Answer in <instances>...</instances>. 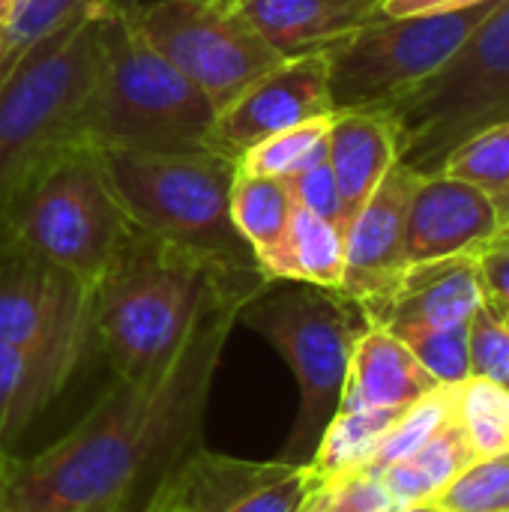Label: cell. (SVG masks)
Returning <instances> with one entry per match:
<instances>
[{
  "label": "cell",
  "instance_id": "21",
  "mask_svg": "<svg viewBox=\"0 0 509 512\" xmlns=\"http://www.w3.org/2000/svg\"><path fill=\"white\" fill-rule=\"evenodd\" d=\"M261 273L270 282H309L321 288H342L345 234L333 222L303 207H294L288 231L279 249L261 264Z\"/></svg>",
  "mask_w": 509,
  "mask_h": 512
},
{
  "label": "cell",
  "instance_id": "32",
  "mask_svg": "<svg viewBox=\"0 0 509 512\" xmlns=\"http://www.w3.org/2000/svg\"><path fill=\"white\" fill-rule=\"evenodd\" d=\"M93 0H21L3 27V42L9 57L27 54L36 42L57 33L75 15L87 12Z\"/></svg>",
  "mask_w": 509,
  "mask_h": 512
},
{
  "label": "cell",
  "instance_id": "41",
  "mask_svg": "<svg viewBox=\"0 0 509 512\" xmlns=\"http://www.w3.org/2000/svg\"><path fill=\"white\" fill-rule=\"evenodd\" d=\"M12 60H15V57H9V54L3 57V63H0V84H3V78H6V72H9V66H12Z\"/></svg>",
  "mask_w": 509,
  "mask_h": 512
},
{
  "label": "cell",
  "instance_id": "37",
  "mask_svg": "<svg viewBox=\"0 0 509 512\" xmlns=\"http://www.w3.org/2000/svg\"><path fill=\"white\" fill-rule=\"evenodd\" d=\"M18 3L21 0H0V33H3V27H6V21H9V15L15 12Z\"/></svg>",
  "mask_w": 509,
  "mask_h": 512
},
{
  "label": "cell",
  "instance_id": "6",
  "mask_svg": "<svg viewBox=\"0 0 509 512\" xmlns=\"http://www.w3.org/2000/svg\"><path fill=\"white\" fill-rule=\"evenodd\" d=\"M18 252L72 273L96 291L129 219L105 177L99 150L69 144L33 168L0 216Z\"/></svg>",
  "mask_w": 509,
  "mask_h": 512
},
{
  "label": "cell",
  "instance_id": "46",
  "mask_svg": "<svg viewBox=\"0 0 509 512\" xmlns=\"http://www.w3.org/2000/svg\"><path fill=\"white\" fill-rule=\"evenodd\" d=\"M498 306H501V303H498ZM501 312H504V318H507V324H509V309H507V306H501Z\"/></svg>",
  "mask_w": 509,
  "mask_h": 512
},
{
  "label": "cell",
  "instance_id": "22",
  "mask_svg": "<svg viewBox=\"0 0 509 512\" xmlns=\"http://www.w3.org/2000/svg\"><path fill=\"white\" fill-rule=\"evenodd\" d=\"M477 459L480 456L474 453L471 441L465 438L462 426L453 417L417 453L384 468L381 480H384L387 492L393 495L396 507L402 510V507H414V504H429Z\"/></svg>",
  "mask_w": 509,
  "mask_h": 512
},
{
  "label": "cell",
  "instance_id": "35",
  "mask_svg": "<svg viewBox=\"0 0 509 512\" xmlns=\"http://www.w3.org/2000/svg\"><path fill=\"white\" fill-rule=\"evenodd\" d=\"M477 264L483 276L486 297L509 309V240L495 234L483 249H477Z\"/></svg>",
  "mask_w": 509,
  "mask_h": 512
},
{
  "label": "cell",
  "instance_id": "47",
  "mask_svg": "<svg viewBox=\"0 0 509 512\" xmlns=\"http://www.w3.org/2000/svg\"><path fill=\"white\" fill-rule=\"evenodd\" d=\"M0 468H3V462H0Z\"/></svg>",
  "mask_w": 509,
  "mask_h": 512
},
{
  "label": "cell",
  "instance_id": "27",
  "mask_svg": "<svg viewBox=\"0 0 509 512\" xmlns=\"http://www.w3.org/2000/svg\"><path fill=\"white\" fill-rule=\"evenodd\" d=\"M330 117H315L306 123H297L291 129H282L255 147L243 150L237 156V168L246 174H264V177H291L321 159H327V132Z\"/></svg>",
  "mask_w": 509,
  "mask_h": 512
},
{
  "label": "cell",
  "instance_id": "20",
  "mask_svg": "<svg viewBox=\"0 0 509 512\" xmlns=\"http://www.w3.org/2000/svg\"><path fill=\"white\" fill-rule=\"evenodd\" d=\"M84 342H48L15 348L0 342V462L9 444L63 390L81 360Z\"/></svg>",
  "mask_w": 509,
  "mask_h": 512
},
{
  "label": "cell",
  "instance_id": "45",
  "mask_svg": "<svg viewBox=\"0 0 509 512\" xmlns=\"http://www.w3.org/2000/svg\"><path fill=\"white\" fill-rule=\"evenodd\" d=\"M498 234H504V237H507V240H509V222H507V225H504V228H501V231H498Z\"/></svg>",
  "mask_w": 509,
  "mask_h": 512
},
{
  "label": "cell",
  "instance_id": "31",
  "mask_svg": "<svg viewBox=\"0 0 509 512\" xmlns=\"http://www.w3.org/2000/svg\"><path fill=\"white\" fill-rule=\"evenodd\" d=\"M468 354L471 378H483L509 390V324L501 306L489 297L468 321Z\"/></svg>",
  "mask_w": 509,
  "mask_h": 512
},
{
  "label": "cell",
  "instance_id": "34",
  "mask_svg": "<svg viewBox=\"0 0 509 512\" xmlns=\"http://www.w3.org/2000/svg\"><path fill=\"white\" fill-rule=\"evenodd\" d=\"M324 501L336 510L345 512H396V501L387 492L381 474L354 471L342 480L324 486Z\"/></svg>",
  "mask_w": 509,
  "mask_h": 512
},
{
  "label": "cell",
  "instance_id": "40",
  "mask_svg": "<svg viewBox=\"0 0 509 512\" xmlns=\"http://www.w3.org/2000/svg\"><path fill=\"white\" fill-rule=\"evenodd\" d=\"M396 512H438L432 504H414V507H402V510Z\"/></svg>",
  "mask_w": 509,
  "mask_h": 512
},
{
  "label": "cell",
  "instance_id": "30",
  "mask_svg": "<svg viewBox=\"0 0 509 512\" xmlns=\"http://www.w3.org/2000/svg\"><path fill=\"white\" fill-rule=\"evenodd\" d=\"M399 336L420 366L438 384H462L471 378V354H468V324L456 327H411L393 333Z\"/></svg>",
  "mask_w": 509,
  "mask_h": 512
},
{
  "label": "cell",
  "instance_id": "2",
  "mask_svg": "<svg viewBox=\"0 0 509 512\" xmlns=\"http://www.w3.org/2000/svg\"><path fill=\"white\" fill-rule=\"evenodd\" d=\"M264 276H222L174 246L126 231L93 291L90 333L120 381H153L183 348L222 285H264Z\"/></svg>",
  "mask_w": 509,
  "mask_h": 512
},
{
  "label": "cell",
  "instance_id": "33",
  "mask_svg": "<svg viewBox=\"0 0 509 512\" xmlns=\"http://www.w3.org/2000/svg\"><path fill=\"white\" fill-rule=\"evenodd\" d=\"M291 195H294V204L333 222L342 234H345V210H342V198H339V186H336V177H333V168L327 159L285 177Z\"/></svg>",
  "mask_w": 509,
  "mask_h": 512
},
{
  "label": "cell",
  "instance_id": "9",
  "mask_svg": "<svg viewBox=\"0 0 509 512\" xmlns=\"http://www.w3.org/2000/svg\"><path fill=\"white\" fill-rule=\"evenodd\" d=\"M501 0L447 12L381 15L327 51L336 111L384 108L438 72Z\"/></svg>",
  "mask_w": 509,
  "mask_h": 512
},
{
  "label": "cell",
  "instance_id": "24",
  "mask_svg": "<svg viewBox=\"0 0 509 512\" xmlns=\"http://www.w3.org/2000/svg\"><path fill=\"white\" fill-rule=\"evenodd\" d=\"M402 411L393 408H366V411H336L330 426L324 429L318 450L312 456V468L321 483L342 480L369 465L372 453L399 420Z\"/></svg>",
  "mask_w": 509,
  "mask_h": 512
},
{
  "label": "cell",
  "instance_id": "12",
  "mask_svg": "<svg viewBox=\"0 0 509 512\" xmlns=\"http://www.w3.org/2000/svg\"><path fill=\"white\" fill-rule=\"evenodd\" d=\"M330 114H336V108L330 99L327 51L285 57L216 111L213 150L237 162V156L258 141Z\"/></svg>",
  "mask_w": 509,
  "mask_h": 512
},
{
  "label": "cell",
  "instance_id": "16",
  "mask_svg": "<svg viewBox=\"0 0 509 512\" xmlns=\"http://www.w3.org/2000/svg\"><path fill=\"white\" fill-rule=\"evenodd\" d=\"M486 288L477 252L408 264L393 291L375 306L363 309L369 327L390 333L411 327H456L468 324L483 306Z\"/></svg>",
  "mask_w": 509,
  "mask_h": 512
},
{
  "label": "cell",
  "instance_id": "25",
  "mask_svg": "<svg viewBox=\"0 0 509 512\" xmlns=\"http://www.w3.org/2000/svg\"><path fill=\"white\" fill-rule=\"evenodd\" d=\"M444 174L459 177L477 189H483L501 219V228L509 222V120L489 126L468 141H462L447 159Z\"/></svg>",
  "mask_w": 509,
  "mask_h": 512
},
{
  "label": "cell",
  "instance_id": "29",
  "mask_svg": "<svg viewBox=\"0 0 509 512\" xmlns=\"http://www.w3.org/2000/svg\"><path fill=\"white\" fill-rule=\"evenodd\" d=\"M429 504L438 512H509V453L471 462Z\"/></svg>",
  "mask_w": 509,
  "mask_h": 512
},
{
  "label": "cell",
  "instance_id": "14",
  "mask_svg": "<svg viewBox=\"0 0 509 512\" xmlns=\"http://www.w3.org/2000/svg\"><path fill=\"white\" fill-rule=\"evenodd\" d=\"M417 183L420 174L396 162L345 231V276L339 291L357 300L360 309L384 300L408 267L405 225Z\"/></svg>",
  "mask_w": 509,
  "mask_h": 512
},
{
  "label": "cell",
  "instance_id": "19",
  "mask_svg": "<svg viewBox=\"0 0 509 512\" xmlns=\"http://www.w3.org/2000/svg\"><path fill=\"white\" fill-rule=\"evenodd\" d=\"M435 387L441 384L420 366L399 336L384 327H369L354 345L339 411H405Z\"/></svg>",
  "mask_w": 509,
  "mask_h": 512
},
{
  "label": "cell",
  "instance_id": "39",
  "mask_svg": "<svg viewBox=\"0 0 509 512\" xmlns=\"http://www.w3.org/2000/svg\"><path fill=\"white\" fill-rule=\"evenodd\" d=\"M120 0H93L90 3V12H102V9H111V6H117Z\"/></svg>",
  "mask_w": 509,
  "mask_h": 512
},
{
  "label": "cell",
  "instance_id": "4",
  "mask_svg": "<svg viewBox=\"0 0 509 512\" xmlns=\"http://www.w3.org/2000/svg\"><path fill=\"white\" fill-rule=\"evenodd\" d=\"M99 15V75L78 123L93 150H213L216 105L132 24L123 3Z\"/></svg>",
  "mask_w": 509,
  "mask_h": 512
},
{
  "label": "cell",
  "instance_id": "13",
  "mask_svg": "<svg viewBox=\"0 0 509 512\" xmlns=\"http://www.w3.org/2000/svg\"><path fill=\"white\" fill-rule=\"evenodd\" d=\"M93 291L72 273L18 252L0 264V342L15 348L87 342Z\"/></svg>",
  "mask_w": 509,
  "mask_h": 512
},
{
  "label": "cell",
  "instance_id": "44",
  "mask_svg": "<svg viewBox=\"0 0 509 512\" xmlns=\"http://www.w3.org/2000/svg\"><path fill=\"white\" fill-rule=\"evenodd\" d=\"M216 3H222V6H228V9H231V6H234L237 0H216Z\"/></svg>",
  "mask_w": 509,
  "mask_h": 512
},
{
  "label": "cell",
  "instance_id": "42",
  "mask_svg": "<svg viewBox=\"0 0 509 512\" xmlns=\"http://www.w3.org/2000/svg\"><path fill=\"white\" fill-rule=\"evenodd\" d=\"M141 512H174V510H168V507H159V504H147V507H144Z\"/></svg>",
  "mask_w": 509,
  "mask_h": 512
},
{
  "label": "cell",
  "instance_id": "8",
  "mask_svg": "<svg viewBox=\"0 0 509 512\" xmlns=\"http://www.w3.org/2000/svg\"><path fill=\"white\" fill-rule=\"evenodd\" d=\"M375 111L390 117L399 162L420 177L441 174L462 141L509 120V0L474 27L438 72Z\"/></svg>",
  "mask_w": 509,
  "mask_h": 512
},
{
  "label": "cell",
  "instance_id": "5",
  "mask_svg": "<svg viewBox=\"0 0 509 512\" xmlns=\"http://www.w3.org/2000/svg\"><path fill=\"white\" fill-rule=\"evenodd\" d=\"M237 321L261 333L291 366L300 387V411L279 462L309 465L339 411L354 345L369 330L366 312L339 288L267 282L246 300Z\"/></svg>",
  "mask_w": 509,
  "mask_h": 512
},
{
  "label": "cell",
  "instance_id": "28",
  "mask_svg": "<svg viewBox=\"0 0 509 512\" xmlns=\"http://www.w3.org/2000/svg\"><path fill=\"white\" fill-rule=\"evenodd\" d=\"M456 423L480 459L509 453V390L483 378L462 381L456 393Z\"/></svg>",
  "mask_w": 509,
  "mask_h": 512
},
{
  "label": "cell",
  "instance_id": "23",
  "mask_svg": "<svg viewBox=\"0 0 509 512\" xmlns=\"http://www.w3.org/2000/svg\"><path fill=\"white\" fill-rule=\"evenodd\" d=\"M294 195L285 183V177H264V174H246L234 171L231 183V219L240 237L249 243V249L258 258V267L279 249L291 213H294Z\"/></svg>",
  "mask_w": 509,
  "mask_h": 512
},
{
  "label": "cell",
  "instance_id": "11",
  "mask_svg": "<svg viewBox=\"0 0 509 512\" xmlns=\"http://www.w3.org/2000/svg\"><path fill=\"white\" fill-rule=\"evenodd\" d=\"M321 489L312 465L246 462L195 447L147 504L174 512H306Z\"/></svg>",
  "mask_w": 509,
  "mask_h": 512
},
{
  "label": "cell",
  "instance_id": "10",
  "mask_svg": "<svg viewBox=\"0 0 509 512\" xmlns=\"http://www.w3.org/2000/svg\"><path fill=\"white\" fill-rule=\"evenodd\" d=\"M126 9L138 33L189 78L216 111L285 60L249 21L216 0H156Z\"/></svg>",
  "mask_w": 509,
  "mask_h": 512
},
{
  "label": "cell",
  "instance_id": "38",
  "mask_svg": "<svg viewBox=\"0 0 509 512\" xmlns=\"http://www.w3.org/2000/svg\"><path fill=\"white\" fill-rule=\"evenodd\" d=\"M81 512H126V507L117 504V501H105V504H93V507H87V510Z\"/></svg>",
  "mask_w": 509,
  "mask_h": 512
},
{
  "label": "cell",
  "instance_id": "26",
  "mask_svg": "<svg viewBox=\"0 0 509 512\" xmlns=\"http://www.w3.org/2000/svg\"><path fill=\"white\" fill-rule=\"evenodd\" d=\"M456 393H459V384H441L432 393H426L423 399H417L414 405H408L399 414V420L390 426V432L384 435L378 450L372 453L369 465L360 471L381 474L384 468L417 453L432 435H438L456 417Z\"/></svg>",
  "mask_w": 509,
  "mask_h": 512
},
{
  "label": "cell",
  "instance_id": "17",
  "mask_svg": "<svg viewBox=\"0 0 509 512\" xmlns=\"http://www.w3.org/2000/svg\"><path fill=\"white\" fill-rule=\"evenodd\" d=\"M282 57L330 51L384 15V0H237L231 6Z\"/></svg>",
  "mask_w": 509,
  "mask_h": 512
},
{
  "label": "cell",
  "instance_id": "36",
  "mask_svg": "<svg viewBox=\"0 0 509 512\" xmlns=\"http://www.w3.org/2000/svg\"><path fill=\"white\" fill-rule=\"evenodd\" d=\"M483 0H384V15L402 18V15H423V12H447V9H462L474 6Z\"/></svg>",
  "mask_w": 509,
  "mask_h": 512
},
{
  "label": "cell",
  "instance_id": "15",
  "mask_svg": "<svg viewBox=\"0 0 509 512\" xmlns=\"http://www.w3.org/2000/svg\"><path fill=\"white\" fill-rule=\"evenodd\" d=\"M501 231L492 198L450 174L420 177L405 225V264L468 255Z\"/></svg>",
  "mask_w": 509,
  "mask_h": 512
},
{
  "label": "cell",
  "instance_id": "7",
  "mask_svg": "<svg viewBox=\"0 0 509 512\" xmlns=\"http://www.w3.org/2000/svg\"><path fill=\"white\" fill-rule=\"evenodd\" d=\"M99 60V15L90 9L12 60L0 84V216L33 168L81 144L78 123Z\"/></svg>",
  "mask_w": 509,
  "mask_h": 512
},
{
  "label": "cell",
  "instance_id": "3",
  "mask_svg": "<svg viewBox=\"0 0 509 512\" xmlns=\"http://www.w3.org/2000/svg\"><path fill=\"white\" fill-rule=\"evenodd\" d=\"M99 162L132 228L213 273L264 276L231 219L234 159L219 150H99Z\"/></svg>",
  "mask_w": 509,
  "mask_h": 512
},
{
  "label": "cell",
  "instance_id": "43",
  "mask_svg": "<svg viewBox=\"0 0 509 512\" xmlns=\"http://www.w3.org/2000/svg\"><path fill=\"white\" fill-rule=\"evenodd\" d=\"M3 57H6V42H3V33H0V63H3Z\"/></svg>",
  "mask_w": 509,
  "mask_h": 512
},
{
  "label": "cell",
  "instance_id": "1",
  "mask_svg": "<svg viewBox=\"0 0 509 512\" xmlns=\"http://www.w3.org/2000/svg\"><path fill=\"white\" fill-rule=\"evenodd\" d=\"M264 285H222L159 378H114L57 444L33 459L9 456L0 468V512H81L105 501L144 510L198 447L225 342L246 300Z\"/></svg>",
  "mask_w": 509,
  "mask_h": 512
},
{
  "label": "cell",
  "instance_id": "18",
  "mask_svg": "<svg viewBox=\"0 0 509 512\" xmlns=\"http://www.w3.org/2000/svg\"><path fill=\"white\" fill-rule=\"evenodd\" d=\"M327 162L339 186L348 231L351 219L399 162V144L390 117L372 108L336 111L327 132Z\"/></svg>",
  "mask_w": 509,
  "mask_h": 512
}]
</instances>
